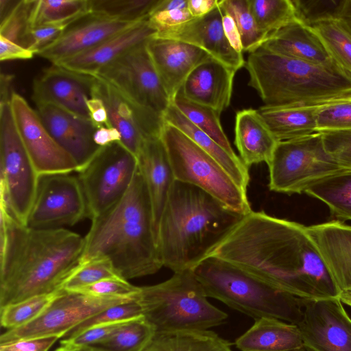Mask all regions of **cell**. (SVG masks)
<instances>
[{
  "label": "cell",
  "instance_id": "obj_1",
  "mask_svg": "<svg viewBox=\"0 0 351 351\" xmlns=\"http://www.w3.org/2000/svg\"><path fill=\"white\" fill-rule=\"evenodd\" d=\"M207 257L228 263L304 300L339 294L306 226L263 211L244 215Z\"/></svg>",
  "mask_w": 351,
  "mask_h": 351
},
{
  "label": "cell",
  "instance_id": "obj_2",
  "mask_svg": "<svg viewBox=\"0 0 351 351\" xmlns=\"http://www.w3.org/2000/svg\"><path fill=\"white\" fill-rule=\"evenodd\" d=\"M84 245V237L63 228H29L0 205V308L62 290Z\"/></svg>",
  "mask_w": 351,
  "mask_h": 351
},
{
  "label": "cell",
  "instance_id": "obj_3",
  "mask_svg": "<svg viewBox=\"0 0 351 351\" xmlns=\"http://www.w3.org/2000/svg\"><path fill=\"white\" fill-rule=\"evenodd\" d=\"M91 221L80 263L106 258L127 280L154 274L163 267L152 206L138 166L125 196Z\"/></svg>",
  "mask_w": 351,
  "mask_h": 351
},
{
  "label": "cell",
  "instance_id": "obj_4",
  "mask_svg": "<svg viewBox=\"0 0 351 351\" xmlns=\"http://www.w3.org/2000/svg\"><path fill=\"white\" fill-rule=\"evenodd\" d=\"M243 216L202 189L175 180L158 230L163 267L173 273L193 269Z\"/></svg>",
  "mask_w": 351,
  "mask_h": 351
},
{
  "label": "cell",
  "instance_id": "obj_5",
  "mask_svg": "<svg viewBox=\"0 0 351 351\" xmlns=\"http://www.w3.org/2000/svg\"><path fill=\"white\" fill-rule=\"evenodd\" d=\"M248 85L266 108L316 104L351 95V75L335 62L315 64L261 46L245 61Z\"/></svg>",
  "mask_w": 351,
  "mask_h": 351
},
{
  "label": "cell",
  "instance_id": "obj_6",
  "mask_svg": "<svg viewBox=\"0 0 351 351\" xmlns=\"http://www.w3.org/2000/svg\"><path fill=\"white\" fill-rule=\"evenodd\" d=\"M208 298L254 320L271 317L297 324L305 300L280 291L221 260L207 257L193 269Z\"/></svg>",
  "mask_w": 351,
  "mask_h": 351
},
{
  "label": "cell",
  "instance_id": "obj_7",
  "mask_svg": "<svg viewBox=\"0 0 351 351\" xmlns=\"http://www.w3.org/2000/svg\"><path fill=\"white\" fill-rule=\"evenodd\" d=\"M193 269L174 272L168 280L140 287L136 300L156 333L208 330L228 315L213 305Z\"/></svg>",
  "mask_w": 351,
  "mask_h": 351
},
{
  "label": "cell",
  "instance_id": "obj_8",
  "mask_svg": "<svg viewBox=\"0 0 351 351\" xmlns=\"http://www.w3.org/2000/svg\"><path fill=\"white\" fill-rule=\"evenodd\" d=\"M160 138L175 180L195 186L242 215L251 212L243 189L210 154L173 125L164 122Z\"/></svg>",
  "mask_w": 351,
  "mask_h": 351
},
{
  "label": "cell",
  "instance_id": "obj_9",
  "mask_svg": "<svg viewBox=\"0 0 351 351\" xmlns=\"http://www.w3.org/2000/svg\"><path fill=\"white\" fill-rule=\"evenodd\" d=\"M0 205L26 226L39 175L18 132L10 101L0 102Z\"/></svg>",
  "mask_w": 351,
  "mask_h": 351
},
{
  "label": "cell",
  "instance_id": "obj_10",
  "mask_svg": "<svg viewBox=\"0 0 351 351\" xmlns=\"http://www.w3.org/2000/svg\"><path fill=\"white\" fill-rule=\"evenodd\" d=\"M267 165L269 189L289 195L304 193L317 181L344 170L326 151L319 132L278 142Z\"/></svg>",
  "mask_w": 351,
  "mask_h": 351
},
{
  "label": "cell",
  "instance_id": "obj_11",
  "mask_svg": "<svg viewBox=\"0 0 351 351\" xmlns=\"http://www.w3.org/2000/svg\"><path fill=\"white\" fill-rule=\"evenodd\" d=\"M137 169L136 156L121 143L101 147L77 172L88 217L92 220L118 203L129 190Z\"/></svg>",
  "mask_w": 351,
  "mask_h": 351
},
{
  "label": "cell",
  "instance_id": "obj_12",
  "mask_svg": "<svg viewBox=\"0 0 351 351\" xmlns=\"http://www.w3.org/2000/svg\"><path fill=\"white\" fill-rule=\"evenodd\" d=\"M146 43L129 50L95 75L141 108L163 119L172 103L156 72Z\"/></svg>",
  "mask_w": 351,
  "mask_h": 351
},
{
  "label": "cell",
  "instance_id": "obj_13",
  "mask_svg": "<svg viewBox=\"0 0 351 351\" xmlns=\"http://www.w3.org/2000/svg\"><path fill=\"white\" fill-rule=\"evenodd\" d=\"M135 299L100 298L62 290L34 320L3 333L0 337V344L49 336H57L62 339L71 330L90 317L110 306Z\"/></svg>",
  "mask_w": 351,
  "mask_h": 351
},
{
  "label": "cell",
  "instance_id": "obj_14",
  "mask_svg": "<svg viewBox=\"0 0 351 351\" xmlns=\"http://www.w3.org/2000/svg\"><path fill=\"white\" fill-rule=\"evenodd\" d=\"M85 217L87 203L78 178L71 173L39 175L27 227L58 228L73 226Z\"/></svg>",
  "mask_w": 351,
  "mask_h": 351
},
{
  "label": "cell",
  "instance_id": "obj_15",
  "mask_svg": "<svg viewBox=\"0 0 351 351\" xmlns=\"http://www.w3.org/2000/svg\"><path fill=\"white\" fill-rule=\"evenodd\" d=\"M296 325L308 351H351V318L339 296L305 300Z\"/></svg>",
  "mask_w": 351,
  "mask_h": 351
},
{
  "label": "cell",
  "instance_id": "obj_16",
  "mask_svg": "<svg viewBox=\"0 0 351 351\" xmlns=\"http://www.w3.org/2000/svg\"><path fill=\"white\" fill-rule=\"evenodd\" d=\"M10 106L19 136L38 175L77 172L75 162L52 138L36 110L14 92Z\"/></svg>",
  "mask_w": 351,
  "mask_h": 351
},
{
  "label": "cell",
  "instance_id": "obj_17",
  "mask_svg": "<svg viewBox=\"0 0 351 351\" xmlns=\"http://www.w3.org/2000/svg\"><path fill=\"white\" fill-rule=\"evenodd\" d=\"M94 77L91 97L103 101L109 126L118 130L121 143L137 156L146 138L160 135L164 119L130 101L106 81Z\"/></svg>",
  "mask_w": 351,
  "mask_h": 351
},
{
  "label": "cell",
  "instance_id": "obj_18",
  "mask_svg": "<svg viewBox=\"0 0 351 351\" xmlns=\"http://www.w3.org/2000/svg\"><path fill=\"white\" fill-rule=\"evenodd\" d=\"M94 80V76L52 64L34 80L32 99L36 105L49 104L90 119L86 102Z\"/></svg>",
  "mask_w": 351,
  "mask_h": 351
},
{
  "label": "cell",
  "instance_id": "obj_19",
  "mask_svg": "<svg viewBox=\"0 0 351 351\" xmlns=\"http://www.w3.org/2000/svg\"><path fill=\"white\" fill-rule=\"evenodd\" d=\"M36 106V112L55 141L82 169L97 154L100 147L93 140L96 126L90 119L82 117L49 104Z\"/></svg>",
  "mask_w": 351,
  "mask_h": 351
},
{
  "label": "cell",
  "instance_id": "obj_20",
  "mask_svg": "<svg viewBox=\"0 0 351 351\" xmlns=\"http://www.w3.org/2000/svg\"><path fill=\"white\" fill-rule=\"evenodd\" d=\"M222 10L219 5L208 14L194 18L182 25L158 31L155 38L182 41L208 53L235 73L245 66L243 53L235 51L223 29Z\"/></svg>",
  "mask_w": 351,
  "mask_h": 351
},
{
  "label": "cell",
  "instance_id": "obj_21",
  "mask_svg": "<svg viewBox=\"0 0 351 351\" xmlns=\"http://www.w3.org/2000/svg\"><path fill=\"white\" fill-rule=\"evenodd\" d=\"M138 23L109 19L88 14L69 25L59 38L36 55L56 64L88 51Z\"/></svg>",
  "mask_w": 351,
  "mask_h": 351
},
{
  "label": "cell",
  "instance_id": "obj_22",
  "mask_svg": "<svg viewBox=\"0 0 351 351\" xmlns=\"http://www.w3.org/2000/svg\"><path fill=\"white\" fill-rule=\"evenodd\" d=\"M146 46L171 101L192 71L212 57L196 46L176 40L153 37Z\"/></svg>",
  "mask_w": 351,
  "mask_h": 351
},
{
  "label": "cell",
  "instance_id": "obj_23",
  "mask_svg": "<svg viewBox=\"0 0 351 351\" xmlns=\"http://www.w3.org/2000/svg\"><path fill=\"white\" fill-rule=\"evenodd\" d=\"M158 32L149 19L110 37L96 47L56 64L91 76L129 50L147 43Z\"/></svg>",
  "mask_w": 351,
  "mask_h": 351
},
{
  "label": "cell",
  "instance_id": "obj_24",
  "mask_svg": "<svg viewBox=\"0 0 351 351\" xmlns=\"http://www.w3.org/2000/svg\"><path fill=\"white\" fill-rule=\"evenodd\" d=\"M235 73L210 57L192 71L178 93L186 99L210 107L221 114L230 106Z\"/></svg>",
  "mask_w": 351,
  "mask_h": 351
},
{
  "label": "cell",
  "instance_id": "obj_25",
  "mask_svg": "<svg viewBox=\"0 0 351 351\" xmlns=\"http://www.w3.org/2000/svg\"><path fill=\"white\" fill-rule=\"evenodd\" d=\"M340 293L351 287V226L337 220L306 226Z\"/></svg>",
  "mask_w": 351,
  "mask_h": 351
},
{
  "label": "cell",
  "instance_id": "obj_26",
  "mask_svg": "<svg viewBox=\"0 0 351 351\" xmlns=\"http://www.w3.org/2000/svg\"><path fill=\"white\" fill-rule=\"evenodd\" d=\"M145 180L154 216L156 237L160 217L175 178L160 135L146 138L136 156ZM158 243V242H157Z\"/></svg>",
  "mask_w": 351,
  "mask_h": 351
},
{
  "label": "cell",
  "instance_id": "obj_27",
  "mask_svg": "<svg viewBox=\"0 0 351 351\" xmlns=\"http://www.w3.org/2000/svg\"><path fill=\"white\" fill-rule=\"evenodd\" d=\"M261 46L276 54L315 64L335 62L317 32L296 19L269 36Z\"/></svg>",
  "mask_w": 351,
  "mask_h": 351
},
{
  "label": "cell",
  "instance_id": "obj_28",
  "mask_svg": "<svg viewBox=\"0 0 351 351\" xmlns=\"http://www.w3.org/2000/svg\"><path fill=\"white\" fill-rule=\"evenodd\" d=\"M234 144L246 167L269 163L278 141L265 123L258 110H239L235 117Z\"/></svg>",
  "mask_w": 351,
  "mask_h": 351
},
{
  "label": "cell",
  "instance_id": "obj_29",
  "mask_svg": "<svg viewBox=\"0 0 351 351\" xmlns=\"http://www.w3.org/2000/svg\"><path fill=\"white\" fill-rule=\"evenodd\" d=\"M234 344L241 351H300L305 349L296 324L271 317L256 319Z\"/></svg>",
  "mask_w": 351,
  "mask_h": 351
},
{
  "label": "cell",
  "instance_id": "obj_30",
  "mask_svg": "<svg viewBox=\"0 0 351 351\" xmlns=\"http://www.w3.org/2000/svg\"><path fill=\"white\" fill-rule=\"evenodd\" d=\"M326 101L278 108L261 106L258 110L279 142L317 132V113L321 106Z\"/></svg>",
  "mask_w": 351,
  "mask_h": 351
},
{
  "label": "cell",
  "instance_id": "obj_31",
  "mask_svg": "<svg viewBox=\"0 0 351 351\" xmlns=\"http://www.w3.org/2000/svg\"><path fill=\"white\" fill-rule=\"evenodd\" d=\"M163 119L185 134L195 143L215 158L234 180L247 191L250 183L249 168L240 157L228 154L208 134L192 123L174 105L171 104Z\"/></svg>",
  "mask_w": 351,
  "mask_h": 351
},
{
  "label": "cell",
  "instance_id": "obj_32",
  "mask_svg": "<svg viewBox=\"0 0 351 351\" xmlns=\"http://www.w3.org/2000/svg\"><path fill=\"white\" fill-rule=\"evenodd\" d=\"M144 351H233L216 332L202 331L156 333Z\"/></svg>",
  "mask_w": 351,
  "mask_h": 351
},
{
  "label": "cell",
  "instance_id": "obj_33",
  "mask_svg": "<svg viewBox=\"0 0 351 351\" xmlns=\"http://www.w3.org/2000/svg\"><path fill=\"white\" fill-rule=\"evenodd\" d=\"M304 193L326 204L335 220L351 221V170L323 178L308 187Z\"/></svg>",
  "mask_w": 351,
  "mask_h": 351
},
{
  "label": "cell",
  "instance_id": "obj_34",
  "mask_svg": "<svg viewBox=\"0 0 351 351\" xmlns=\"http://www.w3.org/2000/svg\"><path fill=\"white\" fill-rule=\"evenodd\" d=\"M88 14L89 0H34L31 25L69 26Z\"/></svg>",
  "mask_w": 351,
  "mask_h": 351
},
{
  "label": "cell",
  "instance_id": "obj_35",
  "mask_svg": "<svg viewBox=\"0 0 351 351\" xmlns=\"http://www.w3.org/2000/svg\"><path fill=\"white\" fill-rule=\"evenodd\" d=\"M155 334L142 316L125 322L108 338L89 347L97 351H144Z\"/></svg>",
  "mask_w": 351,
  "mask_h": 351
},
{
  "label": "cell",
  "instance_id": "obj_36",
  "mask_svg": "<svg viewBox=\"0 0 351 351\" xmlns=\"http://www.w3.org/2000/svg\"><path fill=\"white\" fill-rule=\"evenodd\" d=\"M172 103L195 126L208 134L228 154L237 155L232 149L220 123V114L214 109L184 98L178 93Z\"/></svg>",
  "mask_w": 351,
  "mask_h": 351
},
{
  "label": "cell",
  "instance_id": "obj_37",
  "mask_svg": "<svg viewBox=\"0 0 351 351\" xmlns=\"http://www.w3.org/2000/svg\"><path fill=\"white\" fill-rule=\"evenodd\" d=\"M160 1L89 0V12L109 19L141 22L149 19Z\"/></svg>",
  "mask_w": 351,
  "mask_h": 351
},
{
  "label": "cell",
  "instance_id": "obj_38",
  "mask_svg": "<svg viewBox=\"0 0 351 351\" xmlns=\"http://www.w3.org/2000/svg\"><path fill=\"white\" fill-rule=\"evenodd\" d=\"M258 29L267 37L295 19L291 0H247Z\"/></svg>",
  "mask_w": 351,
  "mask_h": 351
},
{
  "label": "cell",
  "instance_id": "obj_39",
  "mask_svg": "<svg viewBox=\"0 0 351 351\" xmlns=\"http://www.w3.org/2000/svg\"><path fill=\"white\" fill-rule=\"evenodd\" d=\"M311 27L319 36L335 62L351 75V34L337 19L323 21Z\"/></svg>",
  "mask_w": 351,
  "mask_h": 351
},
{
  "label": "cell",
  "instance_id": "obj_40",
  "mask_svg": "<svg viewBox=\"0 0 351 351\" xmlns=\"http://www.w3.org/2000/svg\"><path fill=\"white\" fill-rule=\"evenodd\" d=\"M219 7L234 20L239 31L243 51L252 52L267 38L258 28L247 0H220Z\"/></svg>",
  "mask_w": 351,
  "mask_h": 351
},
{
  "label": "cell",
  "instance_id": "obj_41",
  "mask_svg": "<svg viewBox=\"0 0 351 351\" xmlns=\"http://www.w3.org/2000/svg\"><path fill=\"white\" fill-rule=\"evenodd\" d=\"M62 290L34 296L1 308V326L9 330L32 322L49 306Z\"/></svg>",
  "mask_w": 351,
  "mask_h": 351
},
{
  "label": "cell",
  "instance_id": "obj_42",
  "mask_svg": "<svg viewBox=\"0 0 351 351\" xmlns=\"http://www.w3.org/2000/svg\"><path fill=\"white\" fill-rule=\"evenodd\" d=\"M116 278H123L110 260L104 257L95 258L80 263L64 281L62 289L73 291L105 279Z\"/></svg>",
  "mask_w": 351,
  "mask_h": 351
},
{
  "label": "cell",
  "instance_id": "obj_43",
  "mask_svg": "<svg viewBox=\"0 0 351 351\" xmlns=\"http://www.w3.org/2000/svg\"><path fill=\"white\" fill-rule=\"evenodd\" d=\"M351 130V95L324 103L317 113L316 132Z\"/></svg>",
  "mask_w": 351,
  "mask_h": 351
},
{
  "label": "cell",
  "instance_id": "obj_44",
  "mask_svg": "<svg viewBox=\"0 0 351 351\" xmlns=\"http://www.w3.org/2000/svg\"><path fill=\"white\" fill-rule=\"evenodd\" d=\"M143 316L136 300L110 306L90 317L67 332L62 339L72 338L82 332L102 324L129 321Z\"/></svg>",
  "mask_w": 351,
  "mask_h": 351
},
{
  "label": "cell",
  "instance_id": "obj_45",
  "mask_svg": "<svg viewBox=\"0 0 351 351\" xmlns=\"http://www.w3.org/2000/svg\"><path fill=\"white\" fill-rule=\"evenodd\" d=\"M33 3L34 0L16 1L7 14L1 19L0 36L22 46L25 36L32 28Z\"/></svg>",
  "mask_w": 351,
  "mask_h": 351
},
{
  "label": "cell",
  "instance_id": "obj_46",
  "mask_svg": "<svg viewBox=\"0 0 351 351\" xmlns=\"http://www.w3.org/2000/svg\"><path fill=\"white\" fill-rule=\"evenodd\" d=\"M295 19L308 26L328 19H337L343 0H291Z\"/></svg>",
  "mask_w": 351,
  "mask_h": 351
},
{
  "label": "cell",
  "instance_id": "obj_47",
  "mask_svg": "<svg viewBox=\"0 0 351 351\" xmlns=\"http://www.w3.org/2000/svg\"><path fill=\"white\" fill-rule=\"evenodd\" d=\"M73 291L100 298L135 299L140 287L130 284L125 279L116 278L105 279Z\"/></svg>",
  "mask_w": 351,
  "mask_h": 351
},
{
  "label": "cell",
  "instance_id": "obj_48",
  "mask_svg": "<svg viewBox=\"0 0 351 351\" xmlns=\"http://www.w3.org/2000/svg\"><path fill=\"white\" fill-rule=\"evenodd\" d=\"M327 153L344 170H351V130L322 133Z\"/></svg>",
  "mask_w": 351,
  "mask_h": 351
},
{
  "label": "cell",
  "instance_id": "obj_49",
  "mask_svg": "<svg viewBox=\"0 0 351 351\" xmlns=\"http://www.w3.org/2000/svg\"><path fill=\"white\" fill-rule=\"evenodd\" d=\"M125 322L127 321L102 324L90 328L72 338L62 339L60 344L67 348H77L95 345L111 336Z\"/></svg>",
  "mask_w": 351,
  "mask_h": 351
},
{
  "label": "cell",
  "instance_id": "obj_50",
  "mask_svg": "<svg viewBox=\"0 0 351 351\" xmlns=\"http://www.w3.org/2000/svg\"><path fill=\"white\" fill-rule=\"evenodd\" d=\"M68 27L67 25H47L32 27L25 36L22 47L36 55L59 38Z\"/></svg>",
  "mask_w": 351,
  "mask_h": 351
},
{
  "label": "cell",
  "instance_id": "obj_51",
  "mask_svg": "<svg viewBox=\"0 0 351 351\" xmlns=\"http://www.w3.org/2000/svg\"><path fill=\"white\" fill-rule=\"evenodd\" d=\"M193 19L194 18L186 8L155 12L149 16V21L158 32L182 25Z\"/></svg>",
  "mask_w": 351,
  "mask_h": 351
},
{
  "label": "cell",
  "instance_id": "obj_52",
  "mask_svg": "<svg viewBox=\"0 0 351 351\" xmlns=\"http://www.w3.org/2000/svg\"><path fill=\"white\" fill-rule=\"evenodd\" d=\"M59 339L49 336L17 340L0 344V351H49Z\"/></svg>",
  "mask_w": 351,
  "mask_h": 351
},
{
  "label": "cell",
  "instance_id": "obj_53",
  "mask_svg": "<svg viewBox=\"0 0 351 351\" xmlns=\"http://www.w3.org/2000/svg\"><path fill=\"white\" fill-rule=\"evenodd\" d=\"M35 53L22 46L0 36V60H28Z\"/></svg>",
  "mask_w": 351,
  "mask_h": 351
},
{
  "label": "cell",
  "instance_id": "obj_54",
  "mask_svg": "<svg viewBox=\"0 0 351 351\" xmlns=\"http://www.w3.org/2000/svg\"><path fill=\"white\" fill-rule=\"evenodd\" d=\"M222 13L223 29L228 42L235 51L243 53L241 38L234 20L227 12L222 10Z\"/></svg>",
  "mask_w": 351,
  "mask_h": 351
},
{
  "label": "cell",
  "instance_id": "obj_55",
  "mask_svg": "<svg viewBox=\"0 0 351 351\" xmlns=\"http://www.w3.org/2000/svg\"><path fill=\"white\" fill-rule=\"evenodd\" d=\"M86 105L90 118L97 128L100 126L110 127L106 108L101 99L91 97L88 99Z\"/></svg>",
  "mask_w": 351,
  "mask_h": 351
},
{
  "label": "cell",
  "instance_id": "obj_56",
  "mask_svg": "<svg viewBox=\"0 0 351 351\" xmlns=\"http://www.w3.org/2000/svg\"><path fill=\"white\" fill-rule=\"evenodd\" d=\"M93 140L97 146L103 147L114 143H121V136L118 130L112 127L100 126L96 128Z\"/></svg>",
  "mask_w": 351,
  "mask_h": 351
},
{
  "label": "cell",
  "instance_id": "obj_57",
  "mask_svg": "<svg viewBox=\"0 0 351 351\" xmlns=\"http://www.w3.org/2000/svg\"><path fill=\"white\" fill-rule=\"evenodd\" d=\"M218 6V0H187V8L193 18L204 16Z\"/></svg>",
  "mask_w": 351,
  "mask_h": 351
},
{
  "label": "cell",
  "instance_id": "obj_58",
  "mask_svg": "<svg viewBox=\"0 0 351 351\" xmlns=\"http://www.w3.org/2000/svg\"><path fill=\"white\" fill-rule=\"evenodd\" d=\"M337 20L351 34V0H343Z\"/></svg>",
  "mask_w": 351,
  "mask_h": 351
},
{
  "label": "cell",
  "instance_id": "obj_59",
  "mask_svg": "<svg viewBox=\"0 0 351 351\" xmlns=\"http://www.w3.org/2000/svg\"><path fill=\"white\" fill-rule=\"evenodd\" d=\"M13 76L10 74L1 73V101H10L12 91L11 90V84Z\"/></svg>",
  "mask_w": 351,
  "mask_h": 351
},
{
  "label": "cell",
  "instance_id": "obj_60",
  "mask_svg": "<svg viewBox=\"0 0 351 351\" xmlns=\"http://www.w3.org/2000/svg\"><path fill=\"white\" fill-rule=\"evenodd\" d=\"M186 8L187 0H161L154 12L161 10L183 9Z\"/></svg>",
  "mask_w": 351,
  "mask_h": 351
},
{
  "label": "cell",
  "instance_id": "obj_61",
  "mask_svg": "<svg viewBox=\"0 0 351 351\" xmlns=\"http://www.w3.org/2000/svg\"><path fill=\"white\" fill-rule=\"evenodd\" d=\"M339 298L343 304L351 307V287L342 290L339 294Z\"/></svg>",
  "mask_w": 351,
  "mask_h": 351
},
{
  "label": "cell",
  "instance_id": "obj_62",
  "mask_svg": "<svg viewBox=\"0 0 351 351\" xmlns=\"http://www.w3.org/2000/svg\"><path fill=\"white\" fill-rule=\"evenodd\" d=\"M54 351H97L92 348L87 346V347H82V348H67L63 346H60Z\"/></svg>",
  "mask_w": 351,
  "mask_h": 351
},
{
  "label": "cell",
  "instance_id": "obj_63",
  "mask_svg": "<svg viewBox=\"0 0 351 351\" xmlns=\"http://www.w3.org/2000/svg\"><path fill=\"white\" fill-rule=\"evenodd\" d=\"M305 350H306V349H304V350H300V351H305Z\"/></svg>",
  "mask_w": 351,
  "mask_h": 351
}]
</instances>
